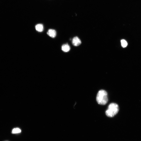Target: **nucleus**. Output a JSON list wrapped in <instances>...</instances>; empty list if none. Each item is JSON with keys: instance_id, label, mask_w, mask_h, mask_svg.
<instances>
[{"instance_id": "f257e3e1", "label": "nucleus", "mask_w": 141, "mask_h": 141, "mask_svg": "<svg viewBox=\"0 0 141 141\" xmlns=\"http://www.w3.org/2000/svg\"><path fill=\"white\" fill-rule=\"evenodd\" d=\"M96 99L98 104L102 105L105 104L108 101L107 93L103 90H100L97 94Z\"/></svg>"}, {"instance_id": "f03ea898", "label": "nucleus", "mask_w": 141, "mask_h": 141, "mask_svg": "<svg viewBox=\"0 0 141 141\" xmlns=\"http://www.w3.org/2000/svg\"><path fill=\"white\" fill-rule=\"evenodd\" d=\"M119 110V108L118 104L112 103L109 106L108 109L105 112V114L108 117H113L118 113Z\"/></svg>"}, {"instance_id": "7ed1b4c3", "label": "nucleus", "mask_w": 141, "mask_h": 141, "mask_svg": "<svg viewBox=\"0 0 141 141\" xmlns=\"http://www.w3.org/2000/svg\"><path fill=\"white\" fill-rule=\"evenodd\" d=\"M72 43L74 46H77L81 44V42L80 39L78 37H76L73 38Z\"/></svg>"}, {"instance_id": "20e7f679", "label": "nucleus", "mask_w": 141, "mask_h": 141, "mask_svg": "<svg viewBox=\"0 0 141 141\" xmlns=\"http://www.w3.org/2000/svg\"><path fill=\"white\" fill-rule=\"evenodd\" d=\"M47 33L48 36L53 38H55L56 36V31L54 29H49L48 30Z\"/></svg>"}, {"instance_id": "39448f33", "label": "nucleus", "mask_w": 141, "mask_h": 141, "mask_svg": "<svg viewBox=\"0 0 141 141\" xmlns=\"http://www.w3.org/2000/svg\"><path fill=\"white\" fill-rule=\"evenodd\" d=\"M62 50L64 52H69L70 50V47L67 44H64L61 47Z\"/></svg>"}, {"instance_id": "423d86ee", "label": "nucleus", "mask_w": 141, "mask_h": 141, "mask_svg": "<svg viewBox=\"0 0 141 141\" xmlns=\"http://www.w3.org/2000/svg\"><path fill=\"white\" fill-rule=\"evenodd\" d=\"M35 29L37 31L42 32L44 30V26L42 24H38L35 26Z\"/></svg>"}, {"instance_id": "0eeeda50", "label": "nucleus", "mask_w": 141, "mask_h": 141, "mask_svg": "<svg viewBox=\"0 0 141 141\" xmlns=\"http://www.w3.org/2000/svg\"><path fill=\"white\" fill-rule=\"evenodd\" d=\"M21 130L19 128H16L12 130V133L16 134L20 133L21 132Z\"/></svg>"}, {"instance_id": "6e6552de", "label": "nucleus", "mask_w": 141, "mask_h": 141, "mask_svg": "<svg viewBox=\"0 0 141 141\" xmlns=\"http://www.w3.org/2000/svg\"><path fill=\"white\" fill-rule=\"evenodd\" d=\"M121 45L123 48L126 47L128 45V43L127 42L124 40H122L121 41Z\"/></svg>"}]
</instances>
